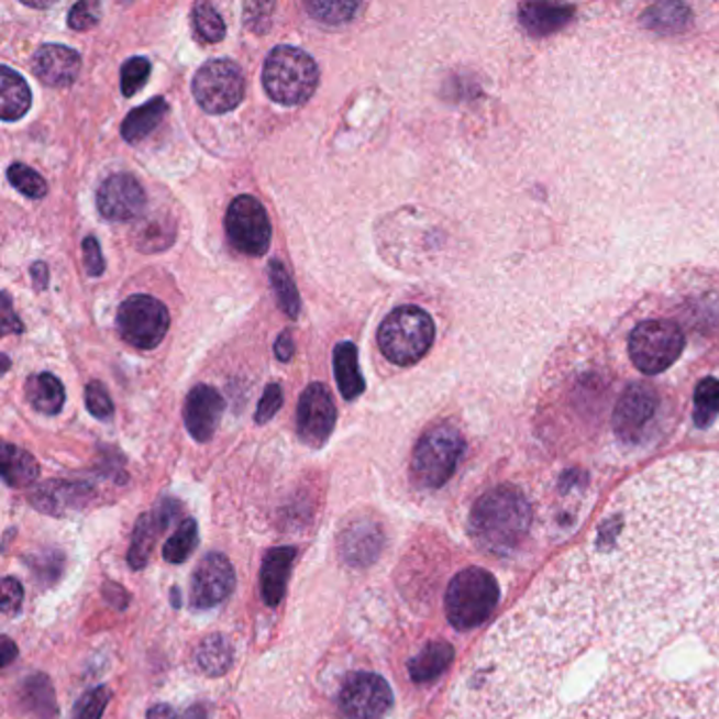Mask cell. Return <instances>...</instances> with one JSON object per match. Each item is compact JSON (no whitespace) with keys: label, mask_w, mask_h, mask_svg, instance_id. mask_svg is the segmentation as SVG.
<instances>
[{"label":"cell","mask_w":719,"mask_h":719,"mask_svg":"<svg viewBox=\"0 0 719 719\" xmlns=\"http://www.w3.org/2000/svg\"><path fill=\"white\" fill-rule=\"evenodd\" d=\"M532 642L489 643L466 682L464 714L475 719H719V659L686 677L656 659L667 650L604 642L572 627Z\"/></svg>","instance_id":"cell-1"},{"label":"cell","mask_w":719,"mask_h":719,"mask_svg":"<svg viewBox=\"0 0 719 719\" xmlns=\"http://www.w3.org/2000/svg\"><path fill=\"white\" fill-rule=\"evenodd\" d=\"M532 528V507L528 498L511 486L486 491L473 507L468 530L479 549L491 555H511L528 539Z\"/></svg>","instance_id":"cell-2"},{"label":"cell","mask_w":719,"mask_h":719,"mask_svg":"<svg viewBox=\"0 0 719 719\" xmlns=\"http://www.w3.org/2000/svg\"><path fill=\"white\" fill-rule=\"evenodd\" d=\"M266 96L281 106L309 102L319 85V66L309 53L279 45L268 53L262 70Z\"/></svg>","instance_id":"cell-3"},{"label":"cell","mask_w":719,"mask_h":719,"mask_svg":"<svg viewBox=\"0 0 719 719\" xmlns=\"http://www.w3.org/2000/svg\"><path fill=\"white\" fill-rule=\"evenodd\" d=\"M435 340V323L427 310L399 307L392 310L380 330L378 346L386 360L408 367L422 360Z\"/></svg>","instance_id":"cell-4"},{"label":"cell","mask_w":719,"mask_h":719,"mask_svg":"<svg viewBox=\"0 0 719 719\" xmlns=\"http://www.w3.org/2000/svg\"><path fill=\"white\" fill-rule=\"evenodd\" d=\"M498 583L482 567H466L454 576L445 593L447 620L461 629H475L486 622L498 606Z\"/></svg>","instance_id":"cell-5"},{"label":"cell","mask_w":719,"mask_h":719,"mask_svg":"<svg viewBox=\"0 0 719 719\" xmlns=\"http://www.w3.org/2000/svg\"><path fill=\"white\" fill-rule=\"evenodd\" d=\"M463 454L461 431L452 424H438L416 443L411 456V477L420 488H441L456 473Z\"/></svg>","instance_id":"cell-6"},{"label":"cell","mask_w":719,"mask_h":719,"mask_svg":"<svg viewBox=\"0 0 719 719\" xmlns=\"http://www.w3.org/2000/svg\"><path fill=\"white\" fill-rule=\"evenodd\" d=\"M684 344V334L673 321L652 319L642 321L633 330L629 338V355L640 372L656 376L679 360Z\"/></svg>","instance_id":"cell-7"},{"label":"cell","mask_w":719,"mask_h":719,"mask_svg":"<svg viewBox=\"0 0 719 719\" xmlns=\"http://www.w3.org/2000/svg\"><path fill=\"white\" fill-rule=\"evenodd\" d=\"M192 96L209 114L231 112L245 98V77L232 59H209L192 78Z\"/></svg>","instance_id":"cell-8"},{"label":"cell","mask_w":719,"mask_h":719,"mask_svg":"<svg viewBox=\"0 0 719 719\" xmlns=\"http://www.w3.org/2000/svg\"><path fill=\"white\" fill-rule=\"evenodd\" d=\"M169 310L161 300L146 294L131 296L117 312L119 334L140 351L156 349L169 332Z\"/></svg>","instance_id":"cell-9"},{"label":"cell","mask_w":719,"mask_h":719,"mask_svg":"<svg viewBox=\"0 0 719 719\" xmlns=\"http://www.w3.org/2000/svg\"><path fill=\"white\" fill-rule=\"evenodd\" d=\"M226 234L232 247L250 257H262L273 239V226L264 206L252 195H241L226 213Z\"/></svg>","instance_id":"cell-10"},{"label":"cell","mask_w":719,"mask_h":719,"mask_svg":"<svg viewBox=\"0 0 719 719\" xmlns=\"http://www.w3.org/2000/svg\"><path fill=\"white\" fill-rule=\"evenodd\" d=\"M392 705V690L376 673H355L340 693V709L346 719H380Z\"/></svg>","instance_id":"cell-11"},{"label":"cell","mask_w":719,"mask_h":719,"mask_svg":"<svg viewBox=\"0 0 719 719\" xmlns=\"http://www.w3.org/2000/svg\"><path fill=\"white\" fill-rule=\"evenodd\" d=\"M298 438L309 447H323L335 427V406L332 392L319 383L310 385L300 401L296 413Z\"/></svg>","instance_id":"cell-12"},{"label":"cell","mask_w":719,"mask_h":719,"mask_svg":"<svg viewBox=\"0 0 719 719\" xmlns=\"http://www.w3.org/2000/svg\"><path fill=\"white\" fill-rule=\"evenodd\" d=\"M659 410V395L652 386L635 383L629 386L615 408V433L627 443H635Z\"/></svg>","instance_id":"cell-13"},{"label":"cell","mask_w":719,"mask_h":719,"mask_svg":"<svg viewBox=\"0 0 719 719\" xmlns=\"http://www.w3.org/2000/svg\"><path fill=\"white\" fill-rule=\"evenodd\" d=\"M234 589V569L220 553H209L197 565L190 583V604L197 610H209L229 599Z\"/></svg>","instance_id":"cell-14"},{"label":"cell","mask_w":719,"mask_h":719,"mask_svg":"<svg viewBox=\"0 0 719 719\" xmlns=\"http://www.w3.org/2000/svg\"><path fill=\"white\" fill-rule=\"evenodd\" d=\"M146 207L142 184L129 174H112L98 190V211L108 222L135 220Z\"/></svg>","instance_id":"cell-15"},{"label":"cell","mask_w":719,"mask_h":719,"mask_svg":"<svg viewBox=\"0 0 719 719\" xmlns=\"http://www.w3.org/2000/svg\"><path fill=\"white\" fill-rule=\"evenodd\" d=\"M222 411H224V399L213 386H195L184 401L186 431L199 443L211 441L218 431Z\"/></svg>","instance_id":"cell-16"},{"label":"cell","mask_w":719,"mask_h":719,"mask_svg":"<svg viewBox=\"0 0 719 719\" xmlns=\"http://www.w3.org/2000/svg\"><path fill=\"white\" fill-rule=\"evenodd\" d=\"M180 515V502L174 498L161 500L153 513L142 515L133 530V542L129 549V565L133 569H142L148 564L151 551L155 546V540L176 517Z\"/></svg>","instance_id":"cell-17"},{"label":"cell","mask_w":719,"mask_h":719,"mask_svg":"<svg viewBox=\"0 0 719 719\" xmlns=\"http://www.w3.org/2000/svg\"><path fill=\"white\" fill-rule=\"evenodd\" d=\"M80 55L64 45H43L32 57V70L47 87H70L80 73Z\"/></svg>","instance_id":"cell-18"},{"label":"cell","mask_w":719,"mask_h":719,"mask_svg":"<svg viewBox=\"0 0 719 719\" xmlns=\"http://www.w3.org/2000/svg\"><path fill=\"white\" fill-rule=\"evenodd\" d=\"M340 546L346 562L355 565L369 564L378 557L383 546L380 528L369 521H355L344 530Z\"/></svg>","instance_id":"cell-19"},{"label":"cell","mask_w":719,"mask_h":719,"mask_svg":"<svg viewBox=\"0 0 719 719\" xmlns=\"http://www.w3.org/2000/svg\"><path fill=\"white\" fill-rule=\"evenodd\" d=\"M294 560H296L294 546H277L264 557L259 580H262V597L268 606L281 604Z\"/></svg>","instance_id":"cell-20"},{"label":"cell","mask_w":719,"mask_h":719,"mask_svg":"<svg viewBox=\"0 0 719 719\" xmlns=\"http://www.w3.org/2000/svg\"><path fill=\"white\" fill-rule=\"evenodd\" d=\"M89 496V488L82 484L68 482H49L30 494V500L36 509L47 513L59 515L77 509Z\"/></svg>","instance_id":"cell-21"},{"label":"cell","mask_w":719,"mask_h":719,"mask_svg":"<svg viewBox=\"0 0 719 719\" xmlns=\"http://www.w3.org/2000/svg\"><path fill=\"white\" fill-rule=\"evenodd\" d=\"M574 15V9L557 2H526L519 9V22L534 36H544L564 27Z\"/></svg>","instance_id":"cell-22"},{"label":"cell","mask_w":719,"mask_h":719,"mask_svg":"<svg viewBox=\"0 0 719 719\" xmlns=\"http://www.w3.org/2000/svg\"><path fill=\"white\" fill-rule=\"evenodd\" d=\"M32 106V91L26 78L11 70L9 66L0 68V117L7 123L20 121L26 117Z\"/></svg>","instance_id":"cell-23"},{"label":"cell","mask_w":719,"mask_h":719,"mask_svg":"<svg viewBox=\"0 0 719 719\" xmlns=\"http://www.w3.org/2000/svg\"><path fill=\"white\" fill-rule=\"evenodd\" d=\"M335 385L346 401H355L365 390V380L361 376L360 353L357 346L349 340L335 344L334 349Z\"/></svg>","instance_id":"cell-24"},{"label":"cell","mask_w":719,"mask_h":719,"mask_svg":"<svg viewBox=\"0 0 719 719\" xmlns=\"http://www.w3.org/2000/svg\"><path fill=\"white\" fill-rule=\"evenodd\" d=\"M26 399L34 410L45 416H55L66 403V390L59 378H55L49 372H43L27 378Z\"/></svg>","instance_id":"cell-25"},{"label":"cell","mask_w":719,"mask_h":719,"mask_svg":"<svg viewBox=\"0 0 719 719\" xmlns=\"http://www.w3.org/2000/svg\"><path fill=\"white\" fill-rule=\"evenodd\" d=\"M167 112H169V103L165 102L163 98H155V100L131 110L121 125V133H123L125 142L135 144V142L146 140L163 123Z\"/></svg>","instance_id":"cell-26"},{"label":"cell","mask_w":719,"mask_h":719,"mask_svg":"<svg viewBox=\"0 0 719 719\" xmlns=\"http://www.w3.org/2000/svg\"><path fill=\"white\" fill-rule=\"evenodd\" d=\"M41 468L36 458L11 443L2 445V479L11 488H24L36 482Z\"/></svg>","instance_id":"cell-27"},{"label":"cell","mask_w":719,"mask_h":719,"mask_svg":"<svg viewBox=\"0 0 719 719\" xmlns=\"http://www.w3.org/2000/svg\"><path fill=\"white\" fill-rule=\"evenodd\" d=\"M454 661V648L450 643H429L410 661V677L418 684L439 677Z\"/></svg>","instance_id":"cell-28"},{"label":"cell","mask_w":719,"mask_h":719,"mask_svg":"<svg viewBox=\"0 0 719 719\" xmlns=\"http://www.w3.org/2000/svg\"><path fill=\"white\" fill-rule=\"evenodd\" d=\"M232 661H234L232 643L220 633H213V635L206 638L203 643L199 645V650H197L199 667L211 677L224 675L232 667Z\"/></svg>","instance_id":"cell-29"},{"label":"cell","mask_w":719,"mask_h":719,"mask_svg":"<svg viewBox=\"0 0 719 719\" xmlns=\"http://www.w3.org/2000/svg\"><path fill=\"white\" fill-rule=\"evenodd\" d=\"M176 241V224L167 215H151L135 232V243L142 252H165Z\"/></svg>","instance_id":"cell-30"},{"label":"cell","mask_w":719,"mask_h":719,"mask_svg":"<svg viewBox=\"0 0 719 719\" xmlns=\"http://www.w3.org/2000/svg\"><path fill=\"white\" fill-rule=\"evenodd\" d=\"M22 700L34 716H38L41 719L57 718L52 682L45 675L27 677L24 688H22Z\"/></svg>","instance_id":"cell-31"},{"label":"cell","mask_w":719,"mask_h":719,"mask_svg":"<svg viewBox=\"0 0 719 719\" xmlns=\"http://www.w3.org/2000/svg\"><path fill=\"white\" fill-rule=\"evenodd\" d=\"M268 279L270 285L275 287V296L279 300V307L289 319H298L302 302H300V294L296 289V283L291 279V275L287 273V268L283 266L279 259H270L268 264Z\"/></svg>","instance_id":"cell-32"},{"label":"cell","mask_w":719,"mask_h":719,"mask_svg":"<svg viewBox=\"0 0 719 719\" xmlns=\"http://www.w3.org/2000/svg\"><path fill=\"white\" fill-rule=\"evenodd\" d=\"M719 413V380L705 378L694 390V422L698 429L714 424Z\"/></svg>","instance_id":"cell-33"},{"label":"cell","mask_w":719,"mask_h":719,"mask_svg":"<svg viewBox=\"0 0 719 719\" xmlns=\"http://www.w3.org/2000/svg\"><path fill=\"white\" fill-rule=\"evenodd\" d=\"M197 540H199V528H197V521H195V519H186V521H181L180 528L176 530V534L165 542L163 557H165L169 564H181V562H186V560L190 557V553L195 551Z\"/></svg>","instance_id":"cell-34"},{"label":"cell","mask_w":719,"mask_h":719,"mask_svg":"<svg viewBox=\"0 0 719 719\" xmlns=\"http://www.w3.org/2000/svg\"><path fill=\"white\" fill-rule=\"evenodd\" d=\"M192 27L206 43H220L226 36V24L222 15L209 2H197L192 9Z\"/></svg>","instance_id":"cell-35"},{"label":"cell","mask_w":719,"mask_h":719,"mask_svg":"<svg viewBox=\"0 0 719 719\" xmlns=\"http://www.w3.org/2000/svg\"><path fill=\"white\" fill-rule=\"evenodd\" d=\"M305 7L309 11L310 18H314L317 22L328 24V26H340V24L351 22L361 9V4L357 2H344V0H340V2L317 0V2H307Z\"/></svg>","instance_id":"cell-36"},{"label":"cell","mask_w":719,"mask_h":719,"mask_svg":"<svg viewBox=\"0 0 719 719\" xmlns=\"http://www.w3.org/2000/svg\"><path fill=\"white\" fill-rule=\"evenodd\" d=\"M7 180L11 181V186L27 199L38 201V199H43L47 195L45 178L38 172H34L32 167L24 165V163H13L7 169Z\"/></svg>","instance_id":"cell-37"},{"label":"cell","mask_w":719,"mask_h":719,"mask_svg":"<svg viewBox=\"0 0 719 719\" xmlns=\"http://www.w3.org/2000/svg\"><path fill=\"white\" fill-rule=\"evenodd\" d=\"M151 62L146 57H131L123 68H121V89H123V96L125 98H131L135 96L137 91L144 89V85L148 82L151 78Z\"/></svg>","instance_id":"cell-38"},{"label":"cell","mask_w":719,"mask_h":719,"mask_svg":"<svg viewBox=\"0 0 719 719\" xmlns=\"http://www.w3.org/2000/svg\"><path fill=\"white\" fill-rule=\"evenodd\" d=\"M85 406L98 420H110L114 416V403L102 383H89L85 386Z\"/></svg>","instance_id":"cell-39"},{"label":"cell","mask_w":719,"mask_h":719,"mask_svg":"<svg viewBox=\"0 0 719 719\" xmlns=\"http://www.w3.org/2000/svg\"><path fill=\"white\" fill-rule=\"evenodd\" d=\"M108 698H110V694L102 686L89 690L85 696H80L73 719H102Z\"/></svg>","instance_id":"cell-40"},{"label":"cell","mask_w":719,"mask_h":719,"mask_svg":"<svg viewBox=\"0 0 719 719\" xmlns=\"http://www.w3.org/2000/svg\"><path fill=\"white\" fill-rule=\"evenodd\" d=\"M283 408V388L273 383V385L264 388V395L257 403L256 422L257 424H266L268 420H273L277 416V411Z\"/></svg>","instance_id":"cell-41"},{"label":"cell","mask_w":719,"mask_h":719,"mask_svg":"<svg viewBox=\"0 0 719 719\" xmlns=\"http://www.w3.org/2000/svg\"><path fill=\"white\" fill-rule=\"evenodd\" d=\"M677 9H679V4H675V2L659 4V11H663V15H659V13H654V11H648V13H645V18H650L648 24L652 27H659V30H673V27L684 26V22H686V18H688V9H682L677 15H671V13H675Z\"/></svg>","instance_id":"cell-42"},{"label":"cell","mask_w":719,"mask_h":719,"mask_svg":"<svg viewBox=\"0 0 719 719\" xmlns=\"http://www.w3.org/2000/svg\"><path fill=\"white\" fill-rule=\"evenodd\" d=\"M100 22V4L98 2H77L68 13V26L73 30H89Z\"/></svg>","instance_id":"cell-43"},{"label":"cell","mask_w":719,"mask_h":719,"mask_svg":"<svg viewBox=\"0 0 719 719\" xmlns=\"http://www.w3.org/2000/svg\"><path fill=\"white\" fill-rule=\"evenodd\" d=\"M82 262L89 277H102L106 262H103L102 247L96 236H85L82 241Z\"/></svg>","instance_id":"cell-44"},{"label":"cell","mask_w":719,"mask_h":719,"mask_svg":"<svg viewBox=\"0 0 719 719\" xmlns=\"http://www.w3.org/2000/svg\"><path fill=\"white\" fill-rule=\"evenodd\" d=\"M22 599H24V589L20 585V580L7 576L2 580V612L9 617V615H18L20 608H22Z\"/></svg>","instance_id":"cell-45"},{"label":"cell","mask_w":719,"mask_h":719,"mask_svg":"<svg viewBox=\"0 0 719 719\" xmlns=\"http://www.w3.org/2000/svg\"><path fill=\"white\" fill-rule=\"evenodd\" d=\"M273 11H275V4H270V2H247L245 4V26L256 30V32H259L257 22H264L266 27L270 26Z\"/></svg>","instance_id":"cell-46"},{"label":"cell","mask_w":719,"mask_h":719,"mask_svg":"<svg viewBox=\"0 0 719 719\" xmlns=\"http://www.w3.org/2000/svg\"><path fill=\"white\" fill-rule=\"evenodd\" d=\"M0 321H2V334L4 335L22 334L24 332V325H22L20 317L13 312L9 294H2V314H0Z\"/></svg>","instance_id":"cell-47"},{"label":"cell","mask_w":719,"mask_h":719,"mask_svg":"<svg viewBox=\"0 0 719 719\" xmlns=\"http://www.w3.org/2000/svg\"><path fill=\"white\" fill-rule=\"evenodd\" d=\"M294 353H296V342H294V338H291L289 332H283V334L277 338V342H275V355H277V360L287 363V361H291Z\"/></svg>","instance_id":"cell-48"},{"label":"cell","mask_w":719,"mask_h":719,"mask_svg":"<svg viewBox=\"0 0 719 719\" xmlns=\"http://www.w3.org/2000/svg\"><path fill=\"white\" fill-rule=\"evenodd\" d=\"M30 273H32L34 287H36L38 291H45L47 285H49V270H47V264H45V262H36V264H32Z\"/></svg>","instance_id":"cell-49"},{"label":"cell","mask_w":719,"mask_h":719,"mask_svg":"<svg viewBox=\"0 0 719 719\" xmlns=\"http://www.w3.org/2000/svg\"><path fill=\"white\" fill-rule=\"evenodd\" d=\"M18 656V648L15 643L11 642L9 638H2V659H0V665L2 667H9L11 661Z\"/></svg>","instance_id":"cell-50"},{"label":"cell","mask_w":719,"mask_h":719,"mask_svg":"<svg viewBox=\"0 0 719 719\" xmlns=\"http://www.w3.org/2000/svg\"><path fill=\"white\" fill-rule=\"evenodd\" d=\"M148 719H176V714L169 705H155L151 711H148Z\"/></svg>","instance_id":"cell-51"},{"label":"cell","mask_w":719,"mask_h":719,"mask_svg":"<svg viewBox=\"0 0 719 719\" xmlns=\"http://www.w3.org/2000/svg\"><path fill=\"white\" fill-rule=\"evenodd\" d=\"M445 719H463V718H461V716H450V718H445Z\"/></svg>","instance_id":"cell-52"}]
</instances>
